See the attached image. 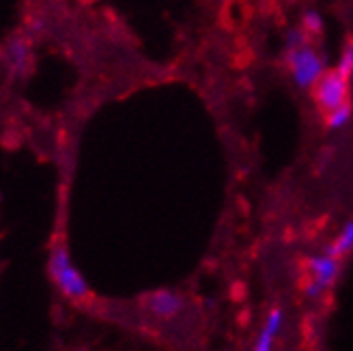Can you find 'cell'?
Here are the masks:
<instances>
[{"instance_id":"cell-1","label":"cell","mask_w":353,"mask_h":351,"mask_svg":"<svg viewBox=\"0 0 353 351\" xmlns=\"http://www.w3.org/2000/svg\"><path fill=\"white\" fill-rule=\"evenodd\" d=\"M48 272L54 287L65 297H69V300H86L88 297V283L76 268V263L65 243L52 245L50 259H48Z\"/></svg>"},{"instance_id":"cell-2","label":"cell","mask_w":353,"mask_h":351,"mask_svg":"<svg viewBox=\"0 0 353 351\" xmlns=\"http://www.w3.org/2000/svg\"><path fill=\"white\" fill-rule=\"evenodd\" d=\"M285 61L293 84L302 91H310L316 80L327 72V59L312 46V41L285 50Z\"/></svg>"},{"instance_id":"cell-3","label":"cell","mask_w":353,"mask_h":351,"mask_svg":"<svg viewBox=\"0 0 353 351\" xmlns=\"http://www.w3.org/2000/svg\"><path fill=\"white\" fill-rule=\"evenodd\" d=\"M310 93L316 108L323 114H327L345 106V103H351V80L343 76L336 67H327V72L316 80Z\"/></svg>"},{"instance_id":"cell-4","label":"cell","mask_w":353,"mask_h":351,"mask_svg":"<svg viewBox=\"0 0 353 351\" xmlns=\"http://www.w3.org/2000/svg\"><path fill=\"white\" fill-rule=\"evenodd\" d=\"M339 274H341V259L336 254H332L330 248L312 254L308 259V283L304 285V295L310 302L319 300L336 283Z\"/></svg>"},{"instance_id":"cell-5","label":"cell","mask_w":353,"mask_h":351,"mask_svg":"<svg viewBox=\"0 0 353 351\" xmlns=\"http://www.w3.org/2000/svg\"><path fill=\"white\" fill-rule=\"evenodd\" d=\"M143 308L155 321H174L185 308V297L174 289H157L145 297Z\"/></svg>"},{"instance_id":"cell-6","label":"cell","mask_w":353,"mask_h":351,"mask_svg":"<svg viewBox=\"0 0 353 351\" xmlns=\"http://www.w3.org/2000/svg\"><path fill=\"white\" fill-rule=\"evenodd\" d=\"M0 63L11 78H24L32 67V48L24 37H11L0 50Z\"/></svg>"},{"instance_id":"cell-7","label":"cell","mask_w":353,"mask_h":351,"mask_svg":"<svg viewBox=\"0 0 353 351\" xmlns=\"http://www.w3.org/2000/svg\"><path fill=\"white\" fill-rule=\"evenodd\" d=\"M282 323H285V310H282L280 306L272 308L268 312V317H265L261 330H259L256 341L252 345V351H274L276 341L280 337Z\"/></svg>"},{"instance_id":"cell-8","label":"cell","mask_w":353,"mask_h":351,"mask_svg":"<svg viewBox=\"0 0 353 351\" xmlns=\"http://www.w3.org/2000/svg\"><path fill=\"white\" fill-rule=\"evenodd\" d=\"M299 28L304 30L306 37L312 41L316 37H321L323 30H325V20H323V15L321 11H316V9H306L302 13V20H299Z\"/></svg>"},{"instance_id":"cell-9","label":"cell","mask_w":353,"mask_h":351,"mask_svg":"<svg viewBox=\"0 0 353 351\" xmlns=\"http://www.w3.org/2000/svg\"><path fill=\"white\" fill-rule=\"evenodd\" d=\"M330 252L332 254H336L339 259H343L345 254L353 252V220H347L343 226H341V231L336 235V239H334L330 245Z\"/></svg>"},{"instance_id":"cell-10","label":"cell","mask_w":353,"mask_h":351,"mask_svg":"<svg viewBox=\"0 0 353 351\" xmlns=\"http://www.w3.org/2000/svg\"><path fill=\"white\" fill-rule=\"evenodd\" d=\"M325 117V128L332 130V132H339V130H345L351 119H353V103H345V106L336 108V110H332Z\"/></svg>"},{"instance_id":"cell-11","label":"cell","mask_w":353,"mask_h":351,"mask_svg":"<svg viewBox=\"0 0 353 351\" xmlns=\"http://www.w3.org/2000/svg\"><path fill=\"white\" fill-rule=\"evenodd\" d=\"M336 69H339V72H341L343 76H347V78L351 80V76H353V39H349V41L345 43V48H343V52H341V59H339Z\"/></svg>"},{"instance_id":"cell-12","label":"cell","mask_w":353,"mask_h":351,"mask_svg":"<svg viewBox=\"0 0 353 351\" xmlns=\"http://www.w3.org/2000/svg\"><path fill=\"white\" fill-rule=\"evenodd\" d=\"M80 3H82V5H95L97 0H80Z\"/></svg>"},{"instance_id":"cell-13","label":"cell","mask_w":353,"mask_h":351,"mask_svg":"<svg viewBox=\"0 0 353 351\" xmlns=\"http://www.w3.org/2000/svg\"><path fill=\"white\" fill-rule=\"evenodd\" d=\"M351 97H353V76H351Z\"/></svg>"}]
</instances>
